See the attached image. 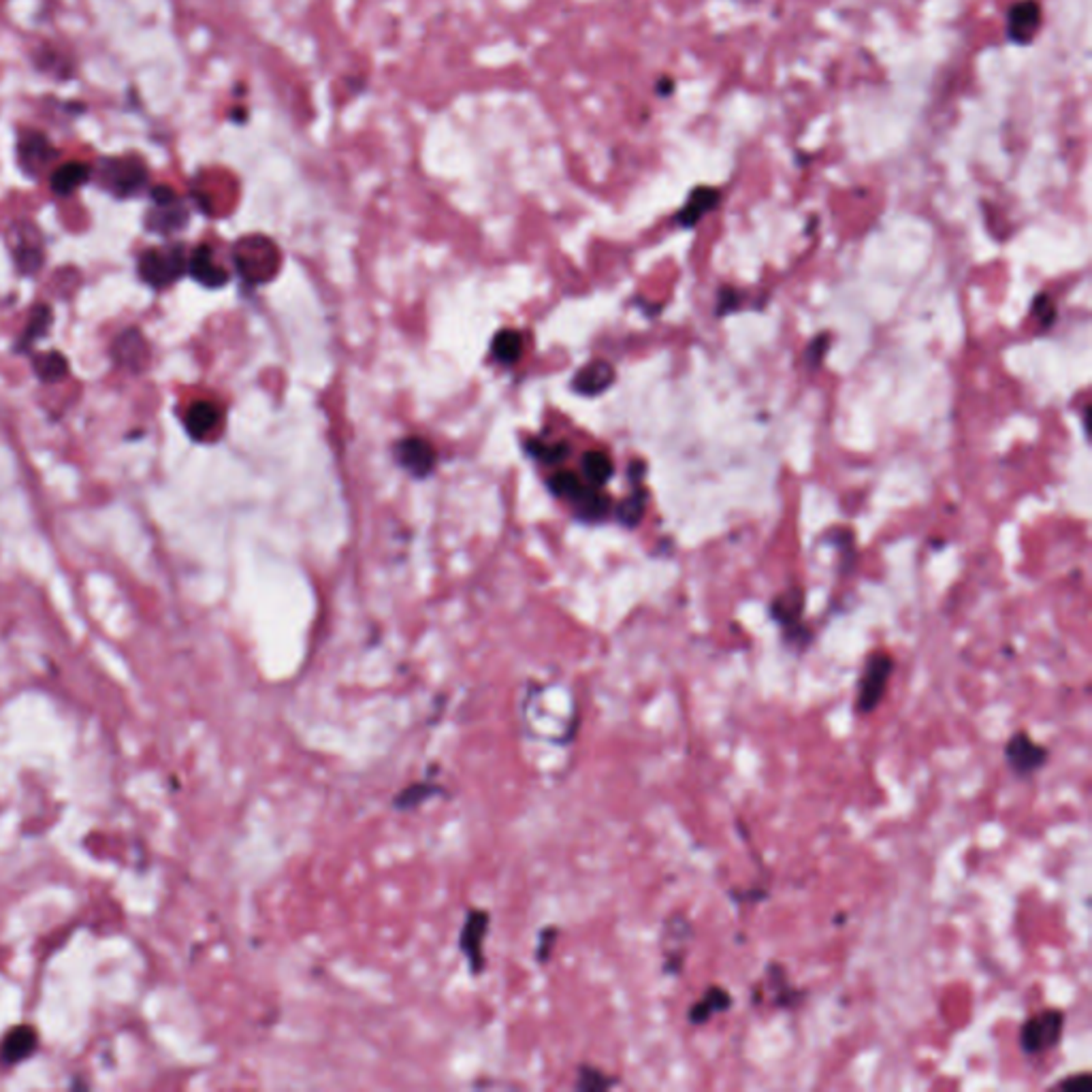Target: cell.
Wrapping results in <instances>:
<instances>
[{"instance_id": "6da1fadb", "label": "cell", "mask_w": 1092, "mask_h": 1092, "mask_svg": "<svg viewBox=\"0 0 1092 1092\" xmlns=\"http://www.w3.org/2000/svg\"><path fill=\"white\" fill-rule=\"evenodd\" d=\"M804 589L789 587L783 594L776 596L771 606H768V614L771 619L781 627L783 641L788 647L794 651H806L813 642L811 627L804 623Z\"/></svg>"}, {"instance_id": "7a4b0ae2", "label": "cell", "mask_w": 1092, "mask_h": 1092, "mask_svg": "<svg viewBox=\"0 0 1092 1092\" xmlns=\"http://www.w3.org/2000/svg\"><path fill=\"white\" fill-rule=\"evenodd\" d=\"M896 661L888 651H875L864 661V671L860 674L856 691V713L871 715L879 709L886 698L888 683L894 674Z\"/></svg>"}, {"instance_id": "3957f363", "label": "cell", "mask_w": 1092, "mask_h": 1092, "mask_svg": "<svg viewBox=\"0 0 1092 1092\" xmlns=\"http://www.w3.org/2000/svg\"><path fill=\"white\" fill-rule=\"evenodd\" d=\"M1065 1033V1011L1055 1010H1041L1033 1013V1016L1025 1020L1020 1026V1050L1026 1056H1040L1045 1052L1055 1050L1063 1041Z\"/></svg>"}, {"instance_id": "277c9868", "label": "cell", "mask_w": 1092, "mask_h": 1092, "mask_svg": "<svg viewBox=\"0 0 1092 1092\" xmlns=\"http://www.w3.org/2000/svg\"><path fill=\"white\" fill-rule=\"evenodd\" d=\"M188 272V258L182 245L150 248L140 257V275L152 288H167Z\"/></svg>"}, {"instance_id": "5b68a950", "label": "cell", "mask_w": 1092, "mask_h": 1092, "mask_svg": "<svg viewBox=\"0 0 1092 1092\" xmlns=\"http://www.w3.org/2000/svg\"><path fill=\"white\" fill-rule=\"evenodd\" d=\"M694 943V924L687 915L674 913L664 922L661 930V953H664V975L679 978L686 968L689 945Z\"/></svg>"}, {"instance_id": "8992f818", "label": "cell", "mask_w": 1092, "mask_h": 1092, "mask_svg": "<svg viewBox=\"0 0 1092 1092\" xmlns=\"http://www.w3.org/2000/svg\"><path fill=\"white\" fill-rule=\"evenodd\" d=\"M1003 756L1010 771L1022 776V779L1043 771L1045 764L1050 762V749L1037 743L1026 730H1018V732L1011 734L1003 747Z\"/></svg>"}, {"instance_id": "52a82bcc", "label": "cell", "mask_w": 1092, "mask_h": 1092, "mask_svg": "<svg viewBox=\"0 0 1092 1092\" xmlns=\"http://www.w3.org/2000/svg\"><path fill=\"white\" fill-rule=\"evenodd\" d=\"M491 928V913L472 907L465 911L464 926L459 933V950L467 960L470 973L474 978H480L487 968V958H484V939H487Z\"/></svg>"}, {"instance_id": "ba28073f", "label": "cell", "mask_w": 1092, "mask_h": 1092, "mask_svg": "<svg viewBox=\"0 0 1092 1092\" xmlns=\"http://www.w3.org/2000/svg\"><path fill=\"white\" fill-rule=\"evenodd\" d=\"M101 178L105 188L115 197H130L148 182V169L140 158H107L103 160Z\"/></svg>"}, {"instance_id": "9c48e42d", "label": "cell", "mask_w": 1092, "mask_h": 1092, "mask_svg": "<svg viewBox=\"0 0 1092 1092\" xmlns=\"http://www.w3.org/2000/svg\"><path fill=\"white\" fill-rule=\"evenodd\" d=\"M9 250L20 273L35 275L43 265V240L38 229L30 222H18L9 230Z\"/></svg>"}, {"instance_id": "30bf717a", "label": "cell", "mask_w": 1092, "mask_h": 1092, "mask_svg": "<svg viewBox=\"0 0 1092 1092\" xmlns=\"http://www.w3.org/2000/svg\"><path fill=\"white\" fill-rule=\"evenodd\" d=\"M1041 5L1037 0H1018L1007 11L1005 37L1013 45L1033 43L1041 28Z\"/></svg>"}, {"instance_id": "8fae6325", "label": "cell", "mask_w": 1092, "mask_h": 1092, "mask_svg": "<svg viewBox=\"0 0 1092 1092\" xmlns=\"http://www.w3.org/2000/svg\"><path fill=\"white\" fill-rule=\"evenodd\" d=\"M764 973L766 992L773 996L775 1007H779V1010H796V1007H801L806 996V990L796 988L794 983L789 981L786 967L781 963H768Z\"/></svg>"}, {"instance_id": "7c38bea8", "label": "cell", "mask_w": 1092, "mask_h": 1092, "mask_svg": "<svg viewBox=\"0 0 1092 1092\" xmlns=\"http://www.w3.org/2000/svg\"><path fill=\"white\" fill-rule=\"evenodd\" d=\"M53 156V148L52 143L48 141V137L43 133H26L22 135L20 140V148H18V160H20V167L22 171L28 173L30 178H38L45 171V167H48Z\"/></svg>"}, {"instance_id": "4fadbf2b", "label": "cell", "mask_w": 1092, "mask_h": 1092, "mask_svg": "<svg viewBox=\"0 0 1092 1092\" xmlns=\"http://www.w3.org/2000/svg\"><path fill=\"white\" fill-rule=\"evenodd\" d=\"M397 459L407 472L417 479H425L434 472L435 465V450L422 437H406L397 446Z\"/></svg>"}, {"instance_id": "5bb4252c", "label": "cell", "mask_w": 1092, "mask_h": 1092, "mask_svg": "<svg viewBox=\"0 0 1092 1092\" xmlns=\"http://www.w3.org/2000/svg\"><path fill=\"white\" fill-rule=\"evenodd\" d=\"M721 201V190L713 186H696L689 192L686 205L676 212V225L683 229H694L706 214H711Z\"/></svg>"}, {"instance_id": "9a60e30c", "label": "cell", "mask_w": 1092, "mask_h": 1092, "mask_svg": "<svg viewBox=\"0 0 1092 1092\" xmlns=\"http://www.w3.org/2000/svg\"><path fill=\"white\" fill-rule=\"evenodd\" d=\"M732 1005H734L732 995H730L724 986L713 983V986L706 988L704 995L689 1007L687 1018L694 1026H704L706 1022L713 1016H717V1013H728L732 1010Z\"/></svg>"}, {"instance_id": "2e32d148", "label": "cell", "mask_w": 1092, "mask_h": 1092, "mask_svg": "<svg viewBox=\"0 0 1092 1092\" xmlns=\"http://www.w3.org/2000/svg\"><path fill=\"white\" fill-rule=\"evenodd\" d=\"M113 357L118 361V365L130 369V372H141V369H145L150 352L141 331L128 329L125 333H120L118 340L113 344Z\"/></svg>"}, {"instance_id": "e0dca14e", "label": "cell", "mask_w": 1092, "mask_h": 1092, "mask_svg": "<svg viewBox=\"0 0 1092 1092\" xmlns=\"http://www.w3.org/2000/svg\"><path fill=\"white\" fill-rule=\"evenodd\" d=\"M188 272L192 278L207 288H220L225 287L229 280V273L214 260L210 245H199V248L192 252L188 258Z\"/></svg>"}, {"instance_id": "ac0fdd59", "label": "cell", "mask_w": 1092, "mask_h": 1092, "mask_svg": "<svg viewBox=\"0 0 1092 1092\" xmlns=\"http://www.w3.org/2000/svg\"><path fill=\"white\" fill-rule=\"evenodd\" d=\"M612 382L614 367L611 363H606V361H591L589 365H584L581 372L574 376L572 387L576 393H581L584 397H596L599 393H604Z\"/></svg>"}, {"instance_id": "d6986e66", "label": "cell", "mask_w": 1092, "mask_h": 1092, "mask_svg": "<svg viewBox=\"0 0 1092 1092\" xmlns=\"http://www.w3.org/2000/svg\"><path fill=\"white\" fill-rule=\"evenodd\" d=\"M184 422H186V432L195 437V440H207V437L220 427L222 410L214 402L199 399V402L188 407Z\"/></svg>"}, {"instance_id": "ffe728a7", "label": "cell", "mask_w": 1092, "mask_h": 1092, "mask_svg": "<svg viewBox=\"0 0 1092 1092\" xmlns=\"http://www.w3.org/2000/svg\"><path fill=\"white\" fill-rule=\"evenodd\" d=\"M90 178L92 167L86 163H80V160H73V163H65L53 169L50 178V188L53 195L58 197H71L73 192L83 186V184L90 182Z\"/></svg>"}, {"instance_id": "44dd1931", "label": "cell", "mask_w": 1092, "mask_h": 1092, "mask_svg": "<svg viewBox=\"0 0 1092 1092\" xmlns=\"http://www.w3.org/2000/svg\"><path fill=\"white\" fill-rule=\"evenodd\" d=\"M37 1050V1033L33 1026H15L11 1028L3 1040V1048H0V1060L5 1065H18L26 1060Z\"/></svg>"}, {"instance_id": "7402d4cb", "label": "cell", "mask_w": 1092, "mask_h": 1092, "mask_svg": "<svg viewBox=\"0 0 1092 1092\" xmlns=\"http://www.w3.org/2000/svg\"><path fill=\"white\" fill-rule=\"evenodd\" d=\"M437 794H444L442 786L434 779H425V781H414L410 786L399 789L397 794L393 796V809L395 811H414L419 809V806L425 804L427 801H432L434 796Z\"/></svg>"}, {"instance_id": "603a6c76", "label": "cell", "mask_w": 1092, "mask_h": 1092, "mask_svg": "<svg viewBox=\"0 0 1092 1092\" xmlns=\"http://www.w3.org/2000/svg\"><path fill=\"white\" fill-rule=\"evenodd\" d=\"M52 325V310L45 303H38L33 307V312H30V318L24 327V333H22L20 342H18V350L20 352H26L33 348V346L43 340L45 335H48V329Z\"/></svg>"}, {"instance_id": "cb8c5ba5", "label": "cell", "mask_w": 1092, "mask_h": 1092, "mask_svg": "<svg viewBox=\"0 0 1092 1092\" xmlns=\"http://www.w3.org/2000/svg\"><path fill=\"white\" fill-rule=\"evenodd\" d=\"M581 467H583V474L584 479L589 480L591 487H604L606 482L612 479L614 474V465H612V459L606 455L602 450H589L584 452V457L581 461Z\"/></svg>"}, {"instance_id": "d4e9b609", "label": "cell", "mask_w": 1092, "mask_h": 1092, "mask_svg": "<svg viewBox=\"0 0 1092 1092\" xmlns=\"http://www.w3.org/2000/svg\"><path fill=\"white\" fill-rule=\"evenodd\" d=\"M617 1084H619L617 1075L606 1073L594 1065H581L579 1071H576L574 1088L583 1092H604L614 1088Z\"/></svg>"}, {"instance_id": "484cf974", "label": "cell", "mask_w": 1092, "mask_h": 1092, "mask_svg": "<svg viewBox=\"0 0 1092 1092\" xmlns=\"http://www.w3.org/2000/svg\"><path fill=\"white\" fill-rule=\"evenodd\" d=\"M574 504H576V509H579V514L583 519L602 521L606 517V512H609L611 499L606 497L604 494H599L598 487H587Z\"/></svg>"}, {"instance_id": "4316f807", "label": "cell", "mask_w": 1092, "mask_h": 1092, "mask_svg": "<svg viewBox=\"0 0 1092 1092\" xmlns=\"http://www.w3.org/2000/svg\"><path fill=\"white\" fill-rule=\"evenodd\" d=\"M35 372L43 382H58L68 374V361L56 350L45 352V355H37Z\"/></svg>"}, {"instance_id": "83f0119b", "label": "cell", "mask_w": 1092, "mask_h": 1092, "mask_svg": "<svg viewBox=\"0 0 1092 1092\" xmlns=\"http://www.w3.org/2000/svg\"><path fill=\"white\" fill-rule=\"evenodd\" d=\"M523 352V340L517 331L512 329H506V331H499L494 340V357L499 361V363L504 365H512L517 363L519 357Z\"/></svg>"}, {"instance_id": "f1b7e54d", "label": "cell", "mask_w": 1092, "mask_h": 1092, "mask_svg": "<svg viewBox=\"0 0 1092 1092\" xmlns=\"http://www.w3.org/2000/svg\"><path fill=\"white\" fill-rule=\"evenodd\" d=\"M644 510H647V491L636 487V491L629 497L623 499L617 509V519L621 525L626 527H636L641 519L644 517Z\"/></svg>"}, {"instance_id": "f546056e", "label": "cell", "mask_w": 1092, "mask_h": 1092, "mask_svg": "<svg viewBox=\"0 0 1092 1092\" xmlns=\"http://www.w3.org/2000/svg\"><path fill=\"white\" fill-rule=\"evenodd\" d=\"M549 487L553 494L570 499L572 504L583 495V491L587 489L574 472H555V476L549 480Z\"/></svg>"}, {"instance_id": "4dcf8cb0", "label": "cell", "mask_w": 1092, "mask_h": 1092, "mask_svg": "<svg viewBox=\"0 0 1092 1092\" xmlns=\"http://www.w3.org/2000/svg\"><path fill=\"white\" fill-rule=\"evenodd\" d=\"M743 305V295L732 287H721L717 292V307H715V317L724 318L728 314L738 312Z\"/></svg>"}, {"instance_id": "1f68e13d", "label": "cell", "mask_w": 1092, "mask_h": 1092, "mask_svg": "<svg viewBox=\"0 0 1092 1092\" xmlns=\"http://www.w3.org/2000/svg\"><path fill=\"white\" fill-rule=\"evenodd\" d=\"M830 342H833V337H830L828 333L815 335L811 344L806 346V352H804L806 365H809L811 369H818L821 363H824V359L830 350Z\"/></svg>"}, {"instance_id": "d6a6232c", "label": "cell", "mask_w": 1092, "mask_h": 1092, "mask_svg": "<svg viewBox=\"0 0 1092 1092\" xmlns=\"http://www.w3.org/2000/svg\"><path fill=\"white\" fill-rule=\"evenodd\" d=\"M557 937H559V928L555 926H546L540 930V935H538V948H536V960L540 965H546L553 956V950H555L557 945Z\"/></svg>"}, {"instance_id": "836d02e7", "label": "cell", "mask_w": 1092, "mask_h": 1092, "mask_svg": "<svg viewBox=\"0 0 1092 1092\" xmlns=\"http://www.w3.org/2000/svg\"><path fill=\"white\" fill-rule=\"evenodd\" d=\"M1033 317L1037 318V322H1040L1043 329H1050L1056 322V307H1055V303H1052V299L1045 295V292L1035 297Z\"/></svg>"}, {"instance_id": "e575fe53", "label": "cell", "mask_w": 1092, "mask_h": 1092, "mask_svg": "<svg viewBox=\"0 0 1092 1092\" xmlns=\"http://www.w3.org/2000/svg\"><path fill=\"white\" fill-rule=\"evenodd\" d=\"M532 452L542 459L544 464H559V461H564L568 457V446L566 444H542V442H536L532 446Z\"/></svg>"}, {"instance_id": "d590c367", "label": "cell", "mask_w": 1092, "mask_h": 1092, "mask_svg": "<svg viewBox=\"0 0 1092 1092\" xmlns=\"http://www.w3.org/2000/svg\"><path fill=\"white\" fill-rule=\"evenodd\" d=\"M1052 1088H1060V1090H1090L1092 1088V1078H1090L1088 1071L1071 1073V1075H1067L1065 1080L1056 1082Z\"/></svg>"}, {"instance_id": "8d00e7d4", "label": "cell", "mask_w": 1092, "mask_h": 1092, "mask_svg": "<svg viewBox=\"0 0 1092 1092\" xmlns=\"http://www.w3.org/2000/svg\"><path fill=\"white\" fill-rule=\"evenodd\" d=\"M730 896H732V901H736L738 905H758L766 901L768 892L764 888H749V890H730Z\"/></svg>"}, {"instance_id": "74e56055", "label": "cell", "mask_w": 1092, "mask_h": 1092, "mask_svg": "<svg viewBox=\"0 0 1092 1092\" xmlns=\"http://www.w3.org/2000/svg\"><path fill=\"white\" fill-rule=\"evenodd\" d=\"M152 201L154 205H171L178 201V195H175V190L169 186H156L152 188Z\"/></svg>"}]
</instances>
